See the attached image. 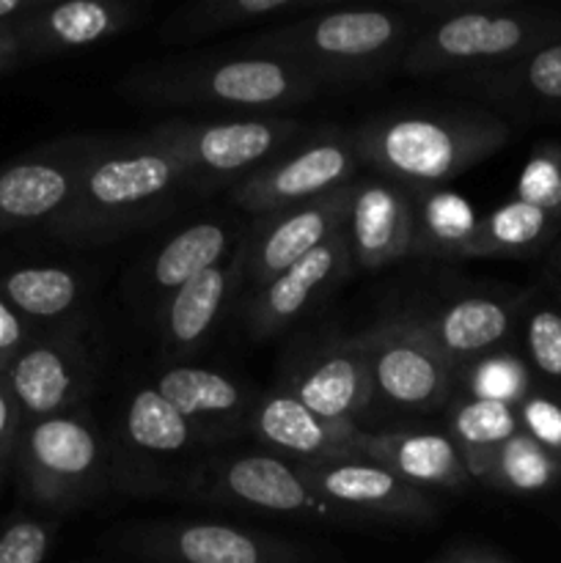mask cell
Instances as JSON below:
<instances>
[{
  "label": "cell",
  "mask_w": 561,
  "mask_h": 563,
  "mask_svg": "<svg viewBox=\"0 0 561 563\" xmlns=\"http://www.w3.org/2000/svg\"><path fill=\"white\" fill-rule=\"evenodd\" d=\"M358 154L350 132H319L286 157L251 170L231 187V201L242 212L267 214L295 203L317 201L358 179Z\"/></svg>",
  "instance_id": "cell-7"
},
{
  "label": "cell",
  "mask_w": 561,
  "mask_h": 563,
  "mask_svg": "<svg viewBox=\"0 0 561 563\" xmlns=\"http://www.w3.org/2000/svg\"><path fill=\"white\" fill-rule=\"evenodd\" d=\"M526 350L542 377L561 379V311L542 306L526 317Z\"/></svg>",
  "instance_id": "cell-36"
},
{
  "label": "cell",
  "mask_w": 561,
  "mask_h": 563,
  "mask_svg": "<svg viewBox=\"0 0 561 563\" xmlns=\"http://www.w3.org/2000/svg\"><path fill=\"white\" fill-rule=\"evenodd\" d=\"M358 339L369 355L374 399L413 412L449 401L454 366L435 350L413 317L385 319Z\"/></svg>",
  "instance_id": "cell-8"
},
{
  "label": "cell",
  "mask_w": 561,
  "mask_h": 563,
  "mask_svg": "<svg viewBox=\"0 0 561 563\" xmlns=\"http://www.w3.org/2000/svg\"><path fill=\"white\" fill-rule=\"evenodd\" d=\"M141 9L124 0H69L50 5L33 22V38L44 49H82L138 25Z\"/></svg>",
  "instance_id": "cell-26"
},
{
  "label": "cell",
  "mask_w": 561,
  "mask_h": 563,
  "mask_svg": "<svg viewBox=\"0 0 561 563\" xmlns=\"http://www.w3.org/2000/svg\"><path fill=\"white\" fill-rule=\"evenodd\" d=\"M190 174L146 137H105L75 198L58 214V231L80 245H105L157 218Z\"/></svg>",
  "instance_id": "cell-3"
},
{
  "label": "cell",
  "mask_w": 561,
  "mask_h": 563,
  "mask_svg": "<svg viewBox=\"0 0 561 563\" xmlns=\"http://www.w3.org/2000/svg\"><path fill=\"white\" fill-rule=\"evenodd\" d=\"M559 225V220L550 218L542 209L512 198V201L501 203L498 209L484 214L471 258L526 256V253L548 245Z\"/></svg>",
  "instance_id": "cell-31"
},
{
  "label": "cell",
  "mask_w": 561,
  "mask_h": 563,
  "mask_svg": "<svg viewBox=\"0 0 561 563\" xmlns=\"http://www.w3.org/2000/svg\"><path fill=\"white\" fill-rule=\"evenodd\" d=\"M350 240H346V229H341L317 251L253 289L251 300H248L251 333L256 339H267V335L289 328L324 289H330L350 269Z\"/></svg>",
  "instance_id": "cell-18"
},
{
  "label": "cell",
  "mask_w": 561,
  "mask_h": 563,
  "mask_svg": "<svg viewBox=\"0 0 561 563\" xmlns=\"http://www.w3.org/2000/svg\"><path fill=\"white\" fill-rule=\"evenodd\" d=\"M53 528L38 520H20L0 533V563H44Z\"/></svg>",
  "instance_id": "cell-38"
},
{
  "label": "cell",
  "mask_w": 561,
  "mask_h": 563,
  "mask_svg": "<svg viewBox=\"0 0 561 563\" xmlns=\"http://www.w3.org/2000/svg\"><path fill=\"white\" fill-rule=\"evenodd\" d=\"M361 456L418 489L460 493L473 482L460 449L446 432H363Z\"/></svg>",
  "instance_id": "cell-19"
},
{
  "label": "cell",
  "mask_w": 561,
  "mask_h": 563,
  "mask_svg": "<svg viewBox=\"0 0 561 563\" xmlns=\"http://www.w3.org/2000/svg\"><path fill=\"white\" fill-rule=\"evenodd\" d=\"M124 91L146 104H207L237 113L270 115L308 102L322 91V86L284 58L237 53L226 58L212 55L141 66L124 80Z\"/></svg>",
  "instance_id": "cell-4"
},
{
  "label": "cell",
  "mask_w": 561,
  "mask_h": 563,
  "mask_svg": "<svg viewBox=\"0 0 561 563\" xmlns=\"http://www.w3.org/2000/svg\"><path fill=\"white\" fill-rule=\"evenodd\" d=\"M344 229L352 264L369 273L413 256V242H416L413 190L377 174L355 179Z\"/></svg>",
  "instance_id": "cell-14"
},
{
  "label": "cell",
  "mask_w": 561,
  "mask_h": 563,
  "mask_svg": "<svg viewBox=\"0 0 561 563\" xmlns=\"http://www.w3.org/2000/svg\"><path fill=\"white\" fill-rule=\"evenodd\" d=\"M25 9L28 3H22V0H0V20H9V16L20 14Z\"/></svg>",
  "instance_id": "cell-42"
},
{
  "label": "cell",
  "mask_w": 561,
  "mask_h": 563,
  "mask_svg": "<svg viewBox=\"0 0 561 563\" xmlns=\"http://www.w3.org/2000/svg\"><path fill=\"white\" fill-rule=\"evenodd\" d=\"M105 137H77L58 154L25 159L0 174V220L33 223L58 218L75 198L77 185Z\"/></svg>",
  "instance_id": "cell-17"
},
{
  "label": "cell",
  "mask_w": 561,
  "mask_h": 563,
  "mask_svg": "<svg viewBox=\"0 0 561 563\" xmlns=\"http://www.w3.org/2000/svg\"><path fill=\"white\" fill-rule=\"evenodd\" d=\"M427 563H506L504 559H498V555H493L490 550H482V548H449L443 550L440 555H435V559H429Z\"/></svg>",
  "instance_id": "cell-39"
},
{
  "label": "cell",
  "mask_w": 561,
  "mask_h": 563,
  "mask_svg": "<svg viewBox=\"0 0 561 563\" xmlns=\"http://www.w3.org/2000/svg\"><path fill=\"white\" fill-rule=\"evenodd\" d=\"M240 275L242 262L237 247L223 264L187 280L165 297L160 311V341L168 355H190L204 344V339L223 317V308Z\"/></svg>",
  "instance_id": "cell-20"
},
{
  "label": "cell",
  "mask_w": 561,
  "mask_h": 563,
  "mask_svg": "<svg viewBox=\"0 0 561 563\" xmlns=\"http://www.w3.org/2000/svg\"><path fill=\"white\" fill-rule=\"evenodd\" d=\"M11 423H14V405H11V399L6 390H0V440L9 434Z\"/></svg>",
  "instance_id": "cell-41"
},
{
  "label": "cell",
  "mask_w": 561,
  "mask_h": 563,
  "mask_svg": "<svg viewBox=\"0 0 561 563\" xmlns=\"http://www.w3.org/2000/svg\"><path fill=\"white\" fill-rule=\"evenodd\" d=\"M350 187L328 192L308 203L275 209V212L258 214L248 234H242L240 262L248 286H262L286 267L300 262L311 251L339 234L346 225L350 212Z\"/></svg>",
  "instance_id": "cell-10"
},
{
  "label": "cell",
  "mask_w": 561,
  "mask_h": 563,
  "mask_svg": "<svg viewBox=\"0 0 561 563\" xmlns=\"http://www.w3.org/2000/svg\"><path fill=\"white\" fill-rule=\"evenodd\" d=\"M308 487L336 511H361L380 520L432 522L435 504L424 489L413 487L388 467L366 456H336L322 462H302Z\"/></svg>",
  "instance_id": "cell-12"
},
{
  "label": "cell",
  "mask_w": 561,
  "mask_h": 563,
  "mask_svg": "<svg viewBox=\"0 0 561 563\" xmlns=\"http://www.w3.org/2000/svg\"><path fill=\"white\" fill-rule=\"evenodd\" d=\"M25 460L38 495L50 504L86 500L108 487V451L86 418L53 416L33 423Z\"/></svg>",
  "instance_id": "cell-11"
},
{
  "label": "cell",
  "mask_w": 561,
  "mask_h": 563,
  "mask_svg": "<svg viewBox=\"0 0 561 563\" xmlns=\"http://www.w3.org/2000/svg\"><path fill=\"white\" fill-rule=\"evenodd\" d=\"M201 487L248 509L286 517H311V520H341V511L324 504L308 487L300 465L278 454L231 456L218 471L215 467L209 471V478Z\"/></svg>",
  "instance_id": "cell-13"
},
{
  "label": "cell",
  "mask_w": 561,
  "mask_h": 563,
  "mask_svg": "<svg viewBox=\"0 0 561 563\" xmlns=\"http://www.w3.org/2000/svg\"><path fill=\"white\" fill-rule=\"evenodd\" d=\"M132 553L154 563H314L306 544L223 522H152L124 533Z\"/></svg>",
  "instance_id": "cell-9"
},
{
  "label": "cell",
  "mask_w": 561,
  "mask_h": 563,
  "mask_svg": "<svg viewBox=\"0 0 561 563\" xmlns=\"http://www.w3.org/2000/svg\"><path fill=\"white\" fill-rule=\"evenodd\" d=\"M413 322L457 368L495 352L512 330V308L495 297H460L429 317H413Z\"/></svg>",
  "instance_id": "cell-21"
},
{
  "label": "cell",
  "mask_w": 561,
  "mask_h": 563,
  "mask_svg": "<svg viewBox=\"0 0 561 563\" xmlns=\"http://www.w3.org/2000/svg\"><path fill=\"white\" fill-rule=\"evenodd\" d=\"M517 418H520V429L528 438L537 440L550 456L561 465V405L548 399V396L528 394L526 399L517 405Z\"/></svg>",
  "instance_id": "cell-37"
},
{
  "label": "cell",
  "mask_w": 561,
  "mask_h": 563,
  "mask_svg": "<svg viewBox=\"0 0 561 563\" xmlns=\"http://www.w3.org/2000/svg\"><path fill=\"white\" fill-rule=\"evenodd\" d=\"M22 341V322L14 308L0 300V352H14Z\"/></svg>",
  "instance_id": "cell-40"
},
{
  "label": "cell",
  "mask_w": 561,
  "mask_h": 563,
  "mask_svg": "<svg viewBox=\"0 0 561 563\" xmlns=\"http://www.w3.org/2000/svg\"><path fill=\"white\" fill-rule=\"evenodd\" d=\"M198 438L196 427L174 410L154 385L138 388L121 418V440L146 460H170L190 449Z\"/></svg>",
  "instance_id": "cell-30"
},
{
  "label": "cell",
  "mask_w": 561,
  "mask_h": 563,
  "mask_svg": "<svg viewBox=\"0 0 561 563\" xmlns=\"http://www.w3.org/2000/svg\"><path fill=\"white\" fill-rule=\"evenodd\" d=\"M561 476V465L526 432H517L504 443V449L495 454L487 476L479 484H487L504 493H542L553 487L556 478Z\"/></svg>",
  "instance_id": "cell-32"
},
{
  "label": "cell",
  "mask_w": 561,
  "mask_h": 563,
  "mask_svg": "<svg viewBox=\"0 0 561 563\" xmlns=\"http://www.w3.org/2000/svg\"><path fill=\"white\" fill-rule=\"evenodd\" d=\"M300 132V124L275 115L218 121H163L143 132L148 143L165 148L196 181H226L262 168L280 146Z\"/></svg>",
  "instance_id": "cell-6"
},
{
  "label": "cell",
  "mask_w": 561,
  "mask_h": 563,
  "mask_svg": "<svg viewBox=\"0 0 561 563\" xmlns=\"http://www.w3.org/2000/svg\"><path fill=\"white\" fill-rule=\"evenodd\" d=\"M517 432H520L517 407L504 405V401L473 399L468 394L449 401V432L446 434L460 449L468 476L473 482H482L487 476L495 454Z\"/></svg>",
  "instance_id": "cell-28"
},
{
  "label": "cell",
  "mask_w": 561,
  "mask_h": 563,
  "mask_svg": "<svg viewBox=\"0 0 561 563\" xmlns=\"http://www.w3.org/2000/svg\"><path fill=\"white\" fill-rule=\"evenodd\" d=\"M416 214V242L413 256L418 258H471L482 218L460 192L443 187L413 190Z\"/></svg>",
  "instance_id": "cell-27"
},
{
  "label": "cell",
  "mask_w": 561,
  "mask_h": 563,
  "mask_svg": "<svg viewBox=\"0 0 561 563\" xmlns=\"http://www.w3.org/2000/svg\"><path fill=\"white\" fill-rule=\"evenodd\" d=\"M424 22L429 16L421 5H319L248 38L240 53L289 60L322 88L372 82L402 69Z\"/></svg>",
  "instance_id": "cell-1"
},
{
  "label": "cell",
  "mask_w": 561,
  "mask_h": 563,
  "mask_svg": "<svg viewBox=\"0 0 561 563\" xmlns=\"http://www.w3.org/2000/svg\"><path fill=\"white\" fill-rule=\"evenodd\" d=\"M512 130L482 108H421L374 115L350 132L358 163L410 190L457 179L506 146Z\"/></svg>",
  "instance_id": "cell-2"
},
{
  "label": "cell",
  "mask_w": 561,
  "mask_h": 563,
  "mask_svg": "<svg viewBox=\"0 0 561 563\" xmlns=\"http://www.w3.org/2000/svg\"><path fill=\"white\" fill-rule=\"evenodd\" d=\"M237 242H242L240 229L223 223V220H198V223L176 231L154 253L152 267H148L152 289L168 297L170 291L185 286L187 280L223 264L240 247Z\"/></svg>",
  "instance_id": "cell-25"
},
{
  "label": "cell",
  "mask_w": 561,
  "mask_h": 563,
  "mask_svg": "<svg viewBox=\"0 0 561 563\" xmlns=\"http://www.w3.org/2000/svg\"><path fill=\"white\" fill-rule=\"evenodd\" d=\"M154 388L179 416H185L196 427V432L207 427H231L237 421L245 423L253 405L237 379L215 368L170 366L160 374Z\"/></svg>",
  "instance_id": "cell-22"
},
{
  "label": "cell",
  "mask_w": 561,
  "mask_h": 563,
  "mask_svg": "<svg viewBox=\"0 0 561 563\" xmlns=\"http://www.w3.org/2000/svg\"><path fill=\"white\" fill-rule=\"evenodd\" d=\"M245 427L258 443L297 465L336 456H361L363 432L355 429V423L324 421L284 385L253 399Z\"/></svg>",
  "instance_id": "cell-16"
},
{
  "label": "cell",
  "mask_w": 561,
  "mask_h": 563,
  "mask_svg": "<svg viewBox=\"0 0 561 563\" xmlns=\"http://www.w3.org/2000/svg\"><path fill=\"white\" fill-rule=\"evenodd\" d=\"M462 379H465L468 396L473 399L504 401V405L517 407L531 394L526 366L506 352H487V355L471 361Z\"/></svg>",
  "instance_id": "cell-34"
},
{
  "label": "cell",
  "mask_w": 561,
  "mask_h": 563,
  "mask_svg": "<svg viewBox=\"0 0 561 563\" xmlns=\"http://www.w3.org/2000/svg\"><path fill=\"white\" fill-rule=\"evenodd\" d=\"M457 82L495 102L539 99V102L561 104V42L544 44L498 69L462 75L457 77Z\"/></svg>",
  "instance_id": "cell-29"
},
{
  "label": "cell",
  "mask_w": 561,
  "mask_h": 563,
  "mask_svg": "<svg viewBox=\"0 0 561 563\" xmlns=\"http://www.w3.org/2000/svg\"><path fill=\"white\" fill-rule=\"evenodd\" d=\"M11 396L38 418L61 416L82 385V355L75 346L38 344L22 352L9 372Z\"/></svg>",
  "instance_id": "cell-23"
},
{
  "label": "cell",
  "mask_w": 561,
  "mask_h": 563,
  "mask_svg": "<svg viewBox=\"0 0 561 563\" xmlns=\"http://www.w3.org/2000/svg\"><path fill=\"white\" fill-rule=\"evenodd\" d=\"M429 25L413 38L402 71L413 77H462L498 69L559 42L561 22L542 11L498 3H424Z\"/></svg>",
  "instance_id": "cell-5"
},
{
  "label": "cell",
  "mask_w": 561,
  "mask_h": 563,
  "mask_svg": "<svg viewBox=\"0 0 561 563\" xmlns=\"http://www.w3.org/2000/svg\"><path fill=\"white\" fill-rule=\"evenodd\" d=\"M284 388L319 418L352 423L374 401L372 368L361 339H339L292 366Z\"/></svg>",
  "instance_id": "cell-15"
},
{
  "label": "cell",
  "mask_w": 561,
  "mask_h": 563,
  "mask_svg": "<svg viewBox=\"0 0 561 563\" xmlns=\"http://www.w3.org/2000/svg\"><path fill=\"white\" fill-rule=\"evenodd\" d=\"M11 306L36 319H55L69 313L80 297V280L64 267L16 269L3 284Z\"/></svg>",
  "instance_id": "cell-33"
},
{
  "label": "cell",
  "mask_w": 561,
  "mask_h": 563,
  "mask_svg": "<svg viewBox=\"0 0 561 563\" xmlns=\"http://www.w3.org/2000/svg\"><path fill=\"white\" fill-rule=\"evenodd\" d=\"M517 201L542 209L561 223V143H539L515 185Z\"/></svg>",
  "instance_id": "cell-35"
},
{
  "label": "cell",
  "mask_w": 561,
  "mask_h": 563,
  "mask_svg": "<svg viewBox=\"0 0 561 563\" xmlns=\"http://www.w3.org/2000/svg\"><path fill=\"white\" fill-rule=\"evenodd\" d=\"M319 5V0H201L176 9L160 25V38L168 44L198 42L234 27L295 20Z\"/></svg>",
  "instance_id": "cell-24"
}]
</instances>
